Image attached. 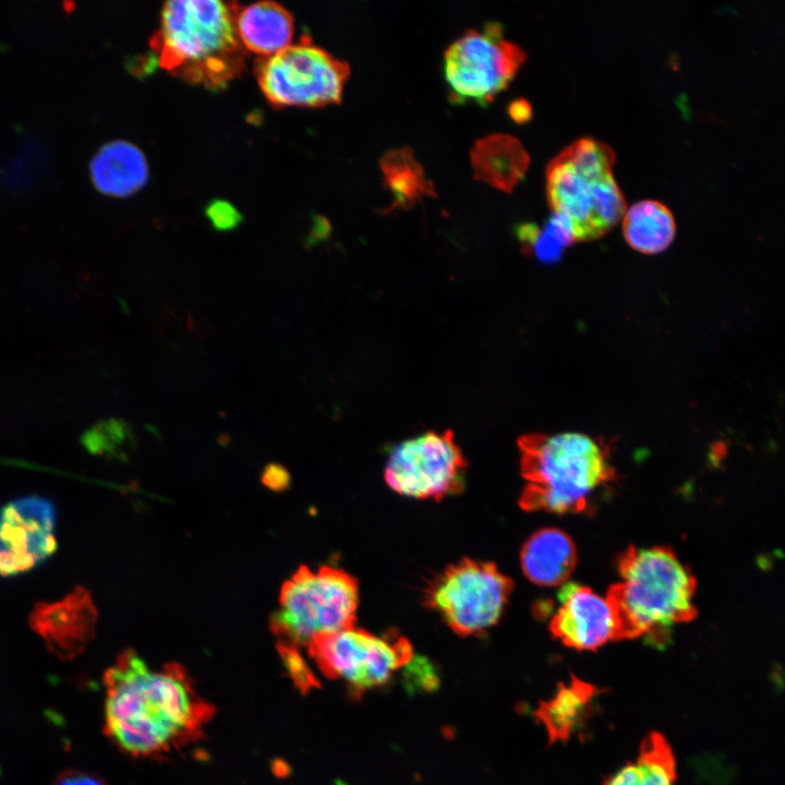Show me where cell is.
<instances>
[{
    "label": "cell",
    "mask_w": 785,
    "mask_h": 785,
    "mask_svg": "<svg viewBox=\"0 0 785 785\" xmlns=\"http://www.w3.org/2000/svg\"><path fill=\"white\" fill-rule=\"evenodd\" d=\"M105 732L125 752L152 757L198 738L214 714L184 668L150 667L132 650L105 673Z\"/></svg>",
    "instance_id": "cell-1"
},
{
    "label": "cell",
    "mask_w": 785,
    "mask_h": 785,
    "mask_svg": "<svg viewBox=\"0 0 785 785\" xmlns=\"http://www.w3.org/2000/svg\"><path fill=\"white\" fill-rule=\"evenodd\" d=\"M237 9L216 0L165 2L149 40L159 65L190 83L225 88L244 70L247 52L237 34Z\"/></svg>",
    "instance_id": "cell-2"
},
{
    "label": "cell",
    "mask_w": 785,
    "mask_h": 785,
    "mask_svg": "<svg viewBox=\"0 0 785 785\" xmlns=\"http://www.w3.org/2000/svg\"><path fill=\"white\" fill-rule=\"evenodd\" d=\"M621 581L605 596L615 623V641L649 637L663 643L669 629L697 616L696 578L665 546H630L618 558Z\"/></svg>",
    "instance_id": "cell-3"
},
{
    "label": "cell",
    "mask_w": 785,
    "mask_h": 785,
    "mask_svg": "<svg viewBox=\"0 0 785 785\" xmlns=\"http://www.w3.org/2000/svg\"><path fill=\"white\" fill-rule=\"evenodd\" d=\"M526 511L582 512L615 480L608 446L587 434L531 433L518 438Z\"/></svg>",
    "instance_id": "cell-4"
},
{
    "label": "cell",
    "mask_w": 785,
    "mask_h": 785,
    "mask_svg": "<svg viewBox=\"0 0 785 785\" xmlns=\"http://www.w3.org/2000/svg\"><path fill=\"white\" fill-rule=\"evenodd\" d=\"M615 159L607 144L581 137L550 161L548 205L565 220L573 242L596 240L623 218L627 207L613 174Z\"/></svg>",
    "instance_id": "cell-5"
},
{
    "label": "cell",
    "mask_w": 785,
    "mask_h": 785,
    "mask_svg": "<svg viewBox=\"0 0 785 785\" xmlns=\"http://www.w3.org/2000/svg\"><path fill=\"white\" fill-rule=\"evenodd\" d=\"M358 581L342 569L300 567L280 590L270 627L280 643L307 647L314 639L353 627Z\"/></svg>",
    "instance_id": "cell-6"
},
{
    "label": "cell",
    "mask_w": 785,
    "mask_h": 785,
    "mask_svg": "<svg viewBox=\"0 0 785 785\" xmlns=\"http://www.w3.org/2000/svg\"><path fill=\"white\" fill-rule=\"evenodd\" d=\"M254 73L273 106L316 108L341 101L350 69L304 37L273 56L257 58Z\"/></svg>",
    "instance_id": "cell-7"
},
{
    "label": "cell",
    "mask_w": 785,
    "mask_h": 785,
    "mask_svg": "<svg viewBox=\"0 0 785 785\" xmlns=\"http://www.w3.org/2000/svg\"><path fill=\"white\" fill-rule=\"evenodd\" d=\"M514 589L494 563L464 558L427 587L426 605L459 636L480 635L500 618Z\"/></svg>",
    "instance_id": "cell-8"
},
{
    "label": "cell",
    "mask_w": 785,
    "mask_h": 785,
    "mask_svg": "<svg viewBox=\"0 0 785 785\" xmlns=\"http://www.w3.org/2000/svg\"><path fill=\"white\" fill-rule=\"evenodd\" d=\"M524 60V51L504 37L499 23L470 28L444 53L450 97L457 102L488 104L508 86Z\"/></svg>",
    "instance_id": "cell-9"
},
{
    "label": "cell",
    "mask_w": 785,
    "mask_h": 785,
    "mask_svg": "<svg viewBox=\"0 0 785 785\" xmlns=\"http://www.w3.org/2000/svg\"><path fill=\"white\" fill-rule=\"evenodd\" d=\"M317 667L355 695L386 684L413 657L409 640L395 631L376 636L355 626L314 639L307 647Z\"/></svg>",
    "instance_id": "cell-10"
},
{
    "label": "cell",
    "mask_w": 785,
    "mask_h": 785,
    "mask_svg": "<svg viewBox=\"0 0 785 785\" xmlns=\"http://www.w3.org/2000/svg\"><path fill=\"white\" fill-rule=\"evenodd\" d=\"M467 460L450 430L426 432L396 446L385 467V481L397 493L442 499L463 487Z\"/></svg>",
    "instance_id": "cell-11"
},
{
    "label": "cell",
    "mask_w": 785,
    "mask_h": 785,
    "mask_svg": "<svg viewBox=\"0 0 785 785\" xmlns=\"http://www.w3.org/2000/svg\"><path fill=\"white\" fill-rule=\"evenodd\" d=\"M57 511L51 500L32 495L0 508V576L14 577L40 566L57 551Z\"/></svg>",
    "instance_id": "cell-12"
},
{
    "label": "cell",
    "mask_w": 785,
    "mask_h": 785,
    "mask_svg": "<svg viewBox=\"0 0 785 785\" xmlns=\"http://www.w3.org/2000/svg\"><path fill=\"white\" fill-rule=\"evenodd\" d=\"M28 621L52 654L69 661L81 654L94 638L97 609L90 593L76 587L62 600L36 603Z\"/></svg>",
    "instance_id": "cell-13"
},
{
    "label": "cell",
    "mask_w": 785,
    "mask_h": 785,
    "mask_svg": "<svg viewBox=\"0 0 785 785\" xmlns=\"http://www.w3.org/2000/svg\"><path fill=\"white\" fill-rule=\"evenodd\" d=\"M550 623L552 635L577 650H596L615 641V623L608 602L588 587L567 584Z\"/></svg>",
    "instance_id": "cell-14"
},
{
    "label": "cell",
    "mask_w": 785,
    "mask_h": 785,
    "mask_svg": "<svg viewBox=\"0 0 785 785\" xmlns=\"http://www.w3.org/2000/svg\"><path fill=\"white\" fill-rule=\"evenodd\" d=\"M524 576L534 584L555 587L565 582L577 563L572 540L564 531L545 528L533 533L520 552Z\"/></svg>",
    "instance_id": "cell-15"
},
{
    "label": "cell",
    "mask_w": 785,
    "mask_h": 785,
    "mask_svg": "<svg viewBox=\"0 0 785 785\" xmlns=\"http://www.w3.org/2000/svg\"><path fill=\"white\" fill-rule=\"evenodd\" d=\"M90 176L97 190L111 196L124 197L141 190L149 177L143 152L128 141H111L93 157Z\"/></svg>",
    "instance_id": "cell-16"
},
{
    "label": "cell",
    "mask_w": 785,
    "mask_h": 785,
    "mask_svg": "<svg viewBox=\"0 0 785 785\" xmlns=\"http://www.w3.org/2000/svg\"><path fill=\"white\" fill-rule=\"evenodd\" d=\"M234 22L243 48L259 57L273 56L291 45L293 17L276 2L261 1L244 8L238 5Z\"/></svg>",
    "instance_id": "cell-17"
},
{
    "label": "cell",
    "mask_w": 785,
    "mask_h": 785,
    "mask_svg": "<svg viewBox=\"0 0 785 785\" xmlns=\"http://www.w3.org/2000/svg\"><path fill=\"white\" fill-rule=\"evenodd\" d=\"M600 692L594 685L571 676L569 684L560 683L556 693L540 703L534 715L545 727L551 744L568 740L584 725Z\"/></svg>",
    "instance_id": "cell-18"
},
{
    "label": "cell",
    "mask_w": 785,
    "mask_h": 785,
    "mask_svg": "<svg viewBox=\"0 0 785 785\" xmlns=\"http://www.w3.org/2000/svg\"><path fill=\"white\" fill-rule=\"evenodd\" d=\"M471 160L479 179L509 192L526 172L529 155L516 138L494 134L475 144Z\"/></svg>",
    "instance_id": "cell-19"
},
{
    "label": "cell",
    "mask_w": 785,
    "mask_h": 785,
    "mask_svg": "<svg viewBox=\"0 0 785 785\" xmlns=\"http://www.w3.org/2000/svg\"><path fill=\"white\" fill-rule=\"evenodd\" d=\"M623 234L630 247L642 254L665 251L676 234L675 218L669 208L655 200L632 204L623 216Z\"/></svg>",
    "instance_id": "cell-20"
},
{
    "label": "cell",
    "mask_w": 785,
    "mask_h": 785,
    "mask_svg": "<svg viewBox=\"0 0 785 785\" xmlns=\"http://www.w3.org/2000/svg\"><path fill=\"white\" fill-rule=\"evenodd\" d=\"M676 761L672 748L660 733L642 741L638 758L605 780L603 785H674Z\"/></svg>",
    "instance_id": "cell-21"
},
{
    "label": "cell",
    "mask_w": 785,
    "mask_h": 785,
    "mask_svg": "<svg viewBox=\"0 0 785 785\" xmlns=\"http://www.w3.org/2000/svg\"><path fill=\"white\" fill-rule=\"evenodd\" d=\"M381 167L396 205H410L422 196L434 194L432 183L409 148L388 152L382 158Z\"/></svg>",
    "instance_id": "cell-22"
},
{
    "label": "cell",
    "mask_w": 785,
    "mask_h": 785,
    "mask_svg": "<svg viewBox=\"0 0 785 785\" xmlns=\"http://www.w3.org/2000/svg\"><path fill=\"white\" fill-rule=\"evenodd\" d=\"M517 235L521 244L542 262L557 261L563 250L575 243L565 220L553 213L543 227L521 225Z\"/></svg>",
    "instance_id": "cell-23"
},
{
    "label": "cell",
    "mask_w": 785,
    "mask_h": 785,
    "mask_svg": "<svg viewBox=\"0 0 785 785\" xmlns=\"http://www.w3.org/2000/svg\"><path fill=\"white\" fill-rule=\"evenodd\" d=\"M128 435V426L123 421L109 420L98 423L86 432L83 444L92 452H112L124 442Z\"/></svg>",
    "instance_id": "cell-24"
},
{
    "label": "cell",
    "mask_w": 785,
    "mask_h": 785,
    "mask_svg": "<svg viewBox=\"0 0 785 785\" xmlns=\"http://www.w3.org/2000/svg\"><path fill=\"white\" fill-rule=\"evenodd\" d=\"M278 645L287 669L295 684L302 689L314 687L316 684L314 675L298 652V647L280 642Z\"/></svg>",
    "instance_id": "cell-25"
},
{
    "label": "cell",
    "mask_w": 785,
    "mask_h": 785,
    "mask_svg": "<svg viewBox=\"0 0 785 785\" xmlns=\"http://www.w3.org/2000/svg\"><path fill=\"white\" fill-rule=\"evenodd\" d=\"M206 216L212 226L219 231H229L238 227L242 220L239 212L228 202L216 201L206 208Z\"/></svg>",
    "instance_id": "cell-26"
},
{
    "label": "cell",
    "mask_w": 785,
    "mask_h": 785,
    "mask_svg": "<svg viewBox=\"0 0 785 785\" xmlns=\"http://www.w3.org/2000/svg\"><path fill=\"white\" fill-rule=\"evenodd\" d=\"M407 672V680L411 689L430 690L436 688L438 678L436 672L427 662L416 661L411 665L409 664Z\"/></svg>",
    "instance_id": "cell-27"
},
{
    "label": "cell",
    "mask_w": 785,
    "mask_h": 785,
    "mask_svg": "<svg viewBox=\"0 0 785 785\" xmlns=\"http://www.w3.org/2000/svg\"><path fill=\"white\" fill-rule=\"evenodd\" d=\"M263 480L270 487H282L287 484L288 473L278 464H269L263 475Z\"/></svg>",
    "instance_id": "cell-28"
},
{
    "label": "cell",
    "mask_w": 785,
    "mask_h": 785,
    "mask_svg": "<svg viewBox=\"0 0 785 785\" xmlns=\"http://www.w3.org/2000/svg\"><path fill=\"white\" fill-rule=\"evenodd\" d=\"M509 114L517 122H524L531 117V106L524 99H518L510 105Z\"/></svg>",
    "instance_id": "cell-29"
},
{
    "label": "cell",
    "mask_w": 785,
    "mask_h": 785,
    "mask_svg": "<svg viewBox=\"0 0 785 785\" xmlns=\"http://www.w3.org/2000/svg\"><path fill=\"white\" fill-rule=\"evenodd\" d=\"M58 785H101L96 780L82 775V774H69L63 776Z\"/></svg>",
    "instance_id": "cell-30"
}]
</instances>
